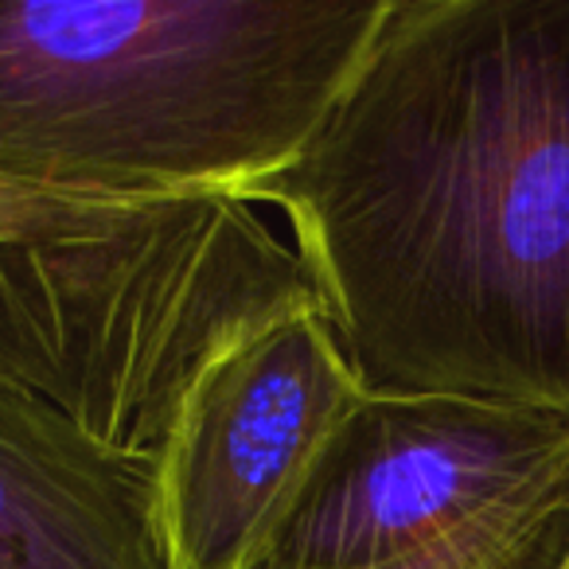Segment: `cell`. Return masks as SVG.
I'll use <instances>...</instances> for the list:
<instances>
[{"label": "cell", "mask_w": 569, "mask_h": 569, "mask_svg": "<svg viewBox=\"0 0 569 569\" xmlns=\"http://www.w3.org/2000/svg\"><path fill=\"white\" fill-rule=\"evenodd\" d=\"M250 203L284 211L367 395L569 418V0H387Z\"/></svg>", "instance_id": "cell-1"}, {"label": "cell", "mask_w": 569, "mask_h": 569, "mask_svg": "<svg viewBox=\"0 0 569 569\" xmlns=\"http://www.w3.org/2000/svg\"><path fill=\"white\" fill-rule=\"evenodd\" d=\"M387 0H0V183L227 196L301 157Z\"/></svg>", "instance_id": "cell-2"}, {"label": "cell", "mask_w": 569, "mask_h": 569, "mask_svg": "<svg viewBox=\"0 0 569 569\" xmlns=\"http://www.w3.org/2000/svg\"><path fill=\"white\" fill-rule=\"evenodd\" d=\"M320 309L253 203L157 199L106 230L0 238V387L157 476L219 359Z\"/></svg>", "instance_id": "cell-3"}, {"label": "cell", "mask_w": 569, "mask_h": 569, "mask_svg": "<svg viewBox=\"0 0 569 569\" xmlns=\"http://www.w3.org/2000/svg\"><path fill=\"white\" fill-rule=\"evenodd\" d=\"M569 480V418L437 395H363L258 569H375L488 507Z\"/></svg>", "instance_id": "cell-4"}, {"label": "cell", "mask_w": 569, "mask_h": 569, "mask_svg": "<svg viewBox=\"0 0 569 569\" xmlns=\"http://www.w3.org/2000/svg\"><path fill=\"white\" fill-rule=\"evenodd\" d=\"M359 387L325 309L277 320L211 367L152 476L168 569H258Z\"/></svg>", "instance_id": "cell-5"}, {"label": "cell", "mask_w": 569, "mask_h": 569, "mask_svg": "<svg viewBox=\"0 0 569 569\" xmlns=\"http://www.w3.org/2000/svg\"><path fill=\"white\" fill-rule=\"evenodd\" d=\"M0 569H168L152 476L0 387Z\"/></svg>", "instance_id": "cell-6"}, {"label": "cell", "mask_w": 569, "mask_h": 569, "mask_svg": "<svg viewBox=\"0 0 569 569\" xmlns=\"http://www.w3.org/2000/svg\"><path fill=\"white\" fill-rule=\"evenodd\" d=\"M569 527V480L488 507L441 542L375 569H535L542 553L558 558Z\"/></svg>", "instance_id": "cell-7"}, {"label": "cell", "mask_w": 569, "mask_h": 569, "mask_svg": "<svg viewBox=\"0 0 569 569\" xmlns=\"http://www.w3.org/2000/svg\"><path fill=\"white\" fill-rule=\"evenodd\" d=\"M157 203V199H149ZM144 203H110V199H67L0 183V238H48L106 230L126 222Z\"/></svg>", "instance_id": "cell-8"}, {"label": "cell", "mask_w": 569, "mask_h": 569, "mask_svg": "<svg viewBox=\"0 0 569 569\" xmlns=\"http://www.w3.org/2000/svg\"><path fill=\"white\" fill-rule=\"evenodd\" d=\"M550 569H569V527H566V542H561V550H558V558H553Z\"/></svg>", "instance_id": "cell-9"}]
</instances>
